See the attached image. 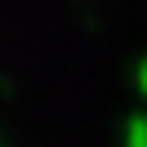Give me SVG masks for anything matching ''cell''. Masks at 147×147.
Returning <instances> with one entry per match:
<instances>
[{"mask_svg":"<svg viewBox=\"0 0 147 147\" xmlns=\"http://www.w3.org/2000/svg\"><path fill=\"white\" fill-rule=\"evenodd\" d=\"M125 147H147V111H134L125 120V134H120Z\"/></svg>","mask_w":147,"mask_h":147,"instance_id":"cell-1","label":"cell"},{"mask_svg":"<svg viewBox=\"0 0 147 147\" xmlns=\"http://www.w3.org/2000/svg\"><path fill=\"white\" fill-rule=\"evenodd\" d=\"M134 89H138V98H147V54L134 63Z\"/></svg>","mask_w":147,"mask_h":147,"instance_id":"cell-2","label":"cell"}]
</instances>
